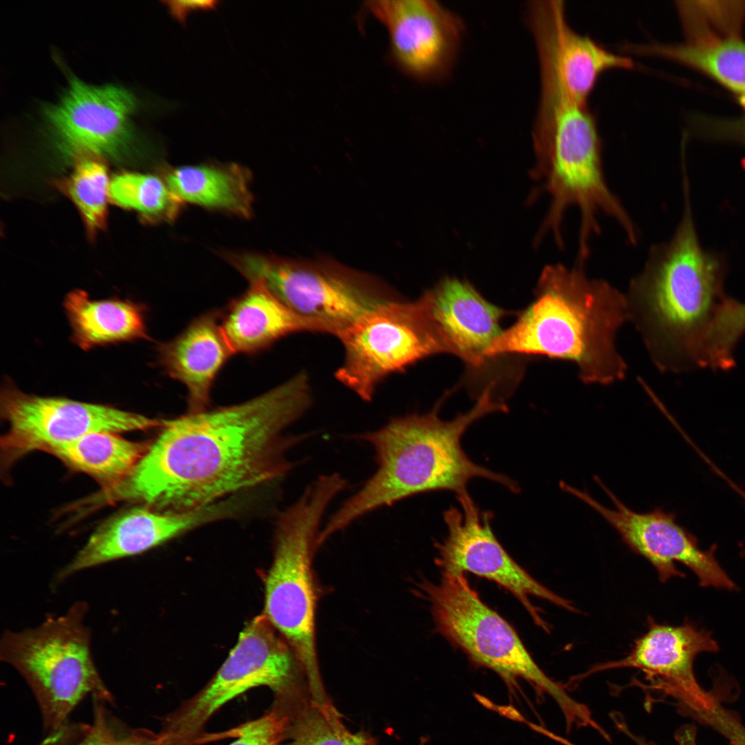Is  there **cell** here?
Listing matches in <instances>:
<instances>
[{
	"instance_id": "cell-11",
	"label": "cell",
	"mask_w": 745,
	"mask_h": 745,
	"mask_svg": "<svg viewBox=\"0 0 745 745\" xmlns=\"http://www.w3.org/2000/svg\"><path fill=\"white\" fill-rule=\"evenodd\" d=\"M339 337L344 357L335 376L364 401L389 375L441 353L418 304L393 299L368 313Z\"/></svg>"
},
{
	"instance_id": "cell-35",
	"label": "cell",
	"mask_w": 745,
	"mask_h": 745,
	"mask_svg": "<svg viewBox=\"0 0 745 745\" xmlns=\"http://www.w3.org/2000/svg\"><path fill=\"white\" fill-rule=\"evenodd\" d=\"M124 745H161L157 733L146 728H136L127 732Z\"/></svg>"
},
{
	"instance_id": "cell-20",
	"label": "cell",
	"mask_w": 745,
	"mask_h": 745,
	"mask_svg": "<svg viewBox=\"0 0 745 745\" xmlns=\"http://www.w3.org/2000/svg\"><path fill=\"white\" fill-rule=\"evenodd\" d=\"M417 302L439 347L468 364L480 366L502 331L504 310L486 301L468 281L447 277Z\"/></svg>"
},
{
	"instance_id": "cell-1",
	"label": "cell",
	"mask_w": 745,
	"mask_h": 745,
	"mask_svg": "<svg viewBox=\"0 0 745 745\" xmlns=\"http://www.w3.org/2000/svg\"><path fill=\"white\" fill-rule=\"evenodd\" d=\"M311 401L309 378L302 371L243 403L163 420L132 473L106 490L104 500L186 512L277 480L292 467L287 452L306 437L284 432Z\"/></svg>"
},
{
	"instance_id": "cell-12",
	"label": "cell",
	"mask_w": 745,
	"mask_h": 745,
	"mask_svg": "<svg viewBox=\"0 0 745 745\" xmlns=\"http://www.w3.org/2000/svg\"><path fill=\"white\" fill-rule=\"evenodd\" d=\"M0 406L8 424L1 437L8 461L33 450L47 453L92 433L144 430L163 424L108 405L26 394L11 384L2 388Z\"/></svg>"
},
{
	"instance_id": "cell-17",
	"label": "cell",
	"mask_w": 745,
	"mask_h": 745,
	"mask_svg": "<svg viewBox=\"0 0 745 745\" xmlns=\"http://www.w3.org/2000/svg\"><path fill=\"white\" fill-rule=\"evenodd\" d=\"M366 10L387 29L390 52L407 74L428 79L450 66L463 32L461 20L434 0H375Z\"/></svg>"
},
{
	"instance_id": "cell-16",
	"label": "cell",
	"mask_w": 745,
	"mask_h": 745,
	"mask_svg": "<svg viewBox=\"0 0 745 745\" xmlns=\"http://www.w3.org/2000/svg\"><path fill=\"white\" fill-rule=\"evenodd\" d=\"M711 633L690 622L679 626L661 624L648 619L647 631L638 638L630 652L617 661L598 664L576 679L604 670L633 668L646 674L650 686L676 699L690 713L713 711L718 702L698 684L693 672L696 656L717 652Z\"/></svg>"
},
{
	"instance_id": "cell-14",
	"label": "cell",
	"mask_w": 745,
	"mask_h": 745,
	"mask_svg": "<svg viewBox=\"0 0 745 745\" xmlns=\"http://www.w3.org/2000/svg\"><path fill=\"white\" fill-rule=\"evenodd\" d=\"M457 498L460 508L451 507L444 513L447 535L436 545V563L443 571L468 572L497 583L515 596L535 624L547 632L548 624L530 602V596L577 611L570 601L540 584L509 555L493 531L491 512L480 510L467 492Z\"/></svg>"
},
{
	"instance_id": "cell-26",
	"label": "cell",
	"mask_w": 745,
	"mask_h": 745,
	"mask_svg": "<svg viewBox=\"0 0 745 745\" xmlns=\"http://www.w3.org/2000/svg\"><path fill=\"white\" fill-rule=\"evenodd\" d=\"M627 49L666 57L704 72L745 102V42L735 39H704L686 44L630 45Z\"/></svg>"
},
{
	"instance_id": "cell-32",
	"label": "cell",
	"mask_w": 745,
	"mask_h": 745,
	"mask_svg": "<svg viewBox=\"0 0 745 745\" xmlns=\"http://www.w3.org/2000/svg\"><path fill=\"white\" fill-rule=\"evenodd\" d=\"M172 17L179 22H186L188 14L194 11L214 9L218 1L212 0H173L164 1Z\"/></svg>"
},
{
	"instance_id": "cell-29",
	"label": "cell",
	"mask_w": 745,
	"mask_h": 745,
	"mask_svg": "<svg viewBox=\"0 0 745 745\" xmlns=\"http://www.w3.org/2000/svg\"><path fill=\"white\" fill-rule=\"evenodd\" d=\"M109 199L121 207L135 210L150 221H173L182 203L163 179L138 172H121L110 180Z\"/></svg>"
},
{
	"instance_id": "cell-33",
	"label": "cell",
	"mask_w": 745,
	"mask_h": 745,
	"mask_svg": "<svg viewBox=\"0 0 745 745\" xmlns=\"http://www.w3.org/2000/svg\"><path fill=\"white\" fill-rule=\"evenodd\" d=\"M86 724H67L61 730L49 734L39 745H70L77 742L86 731Z\"/></svg>"
},
{
	"instance_id": "cell-31",
	"label": "cell",
	"mask_w": 745,
	"mask_h": 745,
	"mask_svg": "<svg viewBox=\"0 0 745 745\" xmlns=\"http://www.w3.org/2000/svg\"><path fill=\"white\" fill-rule=\"evenodd\" d=\"M92 723L88 725L81 738L74 745H124L126 733L120 731L103 707L104 702L94 700Z\"/></svg>"
},
{
	"instance_id": "cell-5",
	"label": "cell",
	"mask_w": 745,
	"mask_h": 745,
	"mask_svg": "<svg viewBox=\"0 0 745 745\" xmlns=\"http://www.w3.org/2000/svg\"><path fill=\"white\" fill-rule=\"evenodd\" d=\"M535 166L533 177L550 197V206L537 239L552 234L564 247L565 213L579 212L577 259L586 261L593 237L600 232L597 217L614 219L628 242L635 245L638 232L604 174L602 143L597 123L587 104L540 96L533 131Z\"/></svg>"
},
{
	"instance_id": "cell-37",
	"label": "cell",
	"mask_w": 745,
	"mask_h": 745,
	"mask_svg": "<svg viewBox=\"0 0 745 745\" xmlns=\"http://www.w3.org/2000/svg\"><path fill=\"white\" fill-rule=\"evenodd\" d=\"M426 742H427V739L426 738H422L420 740V742H419V745H426Z\"/></svg>"
},
{
	"instance_id": "cell-2",
	"label": "cell",
	"mask_w": 745,
	"mask_h": 745,
	"mask_svg": "<svg viewBox=\"0 0 745 745\" xmlns=\"http://www.w3.org/2000/svg\"><path fill=\"white\" fill-rule=\"evenodd\" d=\"M535 297L513 326L496 337L486 357L504 354L546 356L575 365L586 384L608 386L624 379L627 364L617 337L629 322L625 293L587 275L585 264L546 266Z\"/></svg>"
},
{
	"instance_id": "cell-23",
	"label": "cell",
	"mask_w": 745,
	"mask_h": 745,
	"mask_svg": "<svg viewBox=\"0 0 745 745\" xmlns=\"http://www.w3.org/2000/svg\"><path fill=\"white\" fill-rule=\"evenodd\" d=\"M163 179L181 202L224 210L242 217L252 214L249 172L237 164L186 166L165 169Z\"/></svg>"
},
{
	"instance_id": "cell-27",
	"label": "cell",
	"mask_w": 745,
	"mask_h": 745,
	"mask_svg": "<svg viewBox=\"0 0 745 745\" xmlns=\"http://www.w3.org/2000/svg\"><path fill=\"white\" fill-rule=\"evenodd\" d=\"M286 745H376L368 734L350 731L334 706L305 697L290 710Z\"/></svg>"
},
{
	"instance_id": "cell-9",
	"label": "cell",
	"mask_w": 745,
	"mask_h": 745,
	"mask_svg": "<svg viewBox=\"0 0 745 745\" xmlns=\"http://www.w3.org/2000/svg\"><path fill=\"white\" fill-rule=\"evenodd\" d=\"M420 587L430 603L437 630L473 663L495 671L510 691L523 679L541 695L548 694L564 713L567 728L591 722L588 707L544 673L513 626L481 600L464 573L443 571L438 582L424 581Z\"/></svg>"
},
{
	"instance_id": "cell-25",
	"label": "cell",
	"mask_w": 745,
	"mask_h": 745,
	"mask_svg": "<svg viewBox=\"0 0 745 745\" xmlns=\"http://www.w3.org/2000/svg\"><path fill=\"white\" fill-rule=\"evenodd\" d=\"M150 442L130 441L115 433L97 432L47 453L91 476L106 490L117 486L132 473Z\"/></svg>"
},
{
	"instance_id": "cell-36",
	"label": "cell",
	"mask_w": 745,
	"mask_h": 745,
	"mask_svg": "<svg viewBox=\"0 0 745 745\" xmlns=\"http://www.w3.org/2000/svg\"><path fill=\"white\" fill-rule=\"evenodd\" d=\"M728 132L733 135V137L745 140V119L734 122L728 128Z\"/></svg>"
},
{
	"instance_id": "cell-3",
	"label": "cell",
	"mask_w": 745,
	"mask_h": 745,
	"mask_svg": "<svg viewBox=\"0 0 745 745\" xmlns=\"http://www.w3.org/2000/svg\"><path fill=\"white\" fill-rule=\"evenodd\" d=\"M492 387L485 389L469 411L452 420L441 419L437 406L428 413L393 418L379 429L358 435L373 448L377 468L329 517L321 530V541L378 508L413 495L437 490L465 493L475 477L518 492L514 481L476 464L461 446V436L473 422L486 414L507 410L504 404L493 400Z\"/></svg>"
},
{
	"instance_id": "cell-13",
	"label": "cell",
	"mask_w": 745,
	"mask_h": 745,
	"mask_svg": "<svg viewBox=\"0 0 745 745\" xmlns=\"http://www.w3.org/2000/svg\"><path fill=\"white\" fill-rule=\"evenodd\" d=\"M594 479L614 504L611 509L600 504L587 491L561 481L562 490L579 499L600 515L620 535L635 553L646 559L655 569L662 582L684 575L676 562L688 568L697 576L699 585L733 590L736 584L721 567L715 552L716 546L704 550L697 537L677 522L674 513L656 507L646 513H637L622 503L597 477Z\"/></svg>"
},
{
	"instance_id": "cell-30",
	"label": "cell",
	"mask_w": 745,
	"mask_h": 745,
	"mask_svg": "<svg viewBox=\"0 0 745 745\" xmlns=\"http://www.w3.org/2000/svg\"><path fill=\"white\" fill-rule=\"evenodd\" d=\"M289 721L287 710L272 705L262 715L217 736L235 738L228 745H286Z\"/></svg>"
},
{
	"instance_id": "cell-15",
	"label": "cell",
	"mask_w": 745,
	"mask_h": 745,
	"mask_svg": "<svg viewBox=\"0 0 745 745\" xmlns=\"http://www.w3.org/2000/svg\"><path fill=\"white\" fill-rule=\"evenodd\" d=\"M527 12L538 52L541 95L586 104L602 73L634 67L630 59L574 30L567 21L564 1H532Z\"/></svg>"
},
{
	"instance_id": "cell-18",
	"label": "cell",
	"mask_w": 745,
	"mask_h": 745,
	"mask_svg": "<svg viewBox=\"0 0 745 745\" xmlns=\"http://www.w3.org/2000/svg\"><path fill=\"white\" fill-rule=\"evenodd\" d=\"M232 501H218L186 512H166L143 506L106 520L74 558L57 574L60 583L82 570L147 551L184 532L231 515Z\"/></svg>"
},
{
	"instance_id": "cell-22",
	"label": "cell",
	"mask_w": 745,
	"mask_h": 745,
	"mask_svg": "<svg viewBox=\"0 0 745 745\" xmlns=\"http://www.w3.org/2000/svg\"><path fill=\"white\" fill-rule=\"evenodd\" d=\"M250 284L221 315L222 331L234 354H254L290 334L315 332L263 284Z\"/></svg>"
},
{
	"instance_id": "cell-10",
	"label": "cell",
	"mask_w": 745,
	"mask_h": 745,
	"mask_svg": "<svg viewBox=\"0 0 745 745\" xmlns=\"http://www.w3.org/2000/svg\"><path fill=\"white\" fill-rule=\"evenodd\" d=\"M228 259L250 282L263 284L315 332L337 337L394 299L364 279L341 270L256 253L232 255Z\"/></svg>"
},
{
	"instance_id": "cell-34",
	"label": "cell",
	"mask_w": 745,
	"mask_h": 745,
	"mask_svg": "<svg viewBox=\"0 0 745 745\" xmlns=\"http://www.w3.org/2000/svg\"><path fill=\"white\" fill-rule=\"evenodd\" d=\"M638 745H655L637 736L632 737ZM677 745H699L697 740V728L693 725H685L679 728L675 735Z\"/></svg>"
},
{
	"instance_id": "cell-24",
	"label": "cell",
	"mask_w": 745,
	"mask_h": 745,
	"mask_svg": "<svg viewBox=\"0 0 745 745\" xmlns=\"http://www.w3.org/2000/svg\"><path fill=\"white\" fill-rule=\"evenodd\" d=\"M74 341L83 349L148 338L141 305L119 299L92 300L83 290L70 292L64 301Z\"/></svg>"
},
{
	"instance_id": "cell-4",
	"label": "cell",
	"mask_w": 745,
	"mask_h": 745,
	"mask_svg": "<svg viewBox=\"0 0 745 745\" xmlns=\"http://www.w3.org/2000/svg\"><path fill=\"white\" fill-rule=\"evenodd\" d=\"M673 237L653 246L625 293L629 322L662 372L698 368L702 344L722 301L724 270L702 248L688 199Z\"/></svg>"
},
{
	"instance_id": "cell-28",
	"label": "cell",
	"mask_w": 745,
	"mask_h": 745,
	"mask_svg": "<svg viewBox=\"0 0 745 745\" xmlns=\"http://www.w3.org/2000/svg\"><path fill=\"white\" fill-rule=\"evenodd\" d=\"M74 155V170L59 186L77 206L93 237L105 226L110 181L99 155L80 152Z\"/></svg>"
},
{
	"instance_id": "cell-21",
	"label": "cell",
	"mask_w": 745,
	"mask_h": 745,
	"mask_svg": "<svg viewBox=\"0 0 745 745\" xmlns=\"http://www.w3.org/2000/svg\"><path fill=\"white\" fill-rule=\"evenodd\" d=\"M161 366L187 389L188 413L207 409L215 380L234 355L221 326V314L208 312L157 347Z\"/></svg>"
},
{
	"instance_id": "cell-6",
	"label": "cell",
	"mask_w": 745,
	"mask_h": 745,
	"mask_svg": "<svg viewBox=\"0 0 745 745\" xmlns=\"http://www.w3.org/2000/svg\"><path fill=\"white\" fill-rule=\"evenodd\" d=\"M348 487L334 473L319 476L277 523L273 560L265 579L264 615L293 650L313 699L327 697L318 664L315 613L318 597L312 562L328 507Z\"/></svg>"
},
{
	"instance_id": "cell-8",
	"label": "cell",
	"mask_w": 745,
	"mask_h": 745,
	"mask_svg": "<svg viewBox=\"0 0 745 745\" xmlns=\"http://www.w3.org/2000/svg\"><path fill=\"white\" fill-rule=\"evenodd\" d=\"M266 686L272 704L288 706L308 691L299 658L264 614L246 624L227 659L203 688L161 719L162 745H199L206 726L225 704L252 688Z\"/></svg>"
},
{
	"instance_id": "cell-19",
	"label": "cell",
	"mask_w": 745,
	"mask_h": 745,
	"mask_svg": "<svg viewBox=\"0 0 745 745\" xmlns=\"http://www.w3.org/2000/svg\"><path fill=\"white\" fill-rule=\"evenodd\" d=\"M135 108L132 95L121 87L95 86L74 79L48 118L70 152L115 154L128 143L130 117Z\"/></svg>"
},
{
	"instance_id": "cell-7",
	"label": "cell",
	"mask_w": 745,
	"mask_h": 745,
	"mask_svg": "<svg viewBox=\"0 0 745 745\" xmlns=\"http://www.w3.org/2000/svg\"><path fill=\"white\" fill-rule=\"evenodd\" d=\"M88 608L86 602H76L60 615L49 616L33 628L6 630L1 638V660L30 687L48 735L68 724L86 696L114 702L92 657L91 631L86 624Z\"/></svg>"
}]
</instances>
